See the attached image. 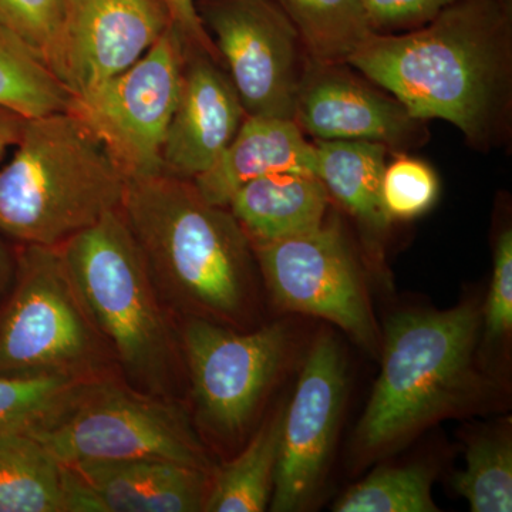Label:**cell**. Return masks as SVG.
<instances>
[{"label": "cell", "instance_id": "cell-1", "mask_svg": "<svg viewBox=\"0 0 512 512\" xmlns=\"http://www.w3.org/2000/svg\"><path fill=\"white\" fill-rule=\"evenodd\" d=\"M346 64L414 119L448 121L473 146H493L510 119L511 0H463L420 28L373 33Z\"/></svg>", "mask_w": 512, "mask_h": 512}, {"label": "cell", "instance_id": "cell-2", "mask_svg": "<svg viewBox=\"0 0 512 512\" xmlns=\"http://www.w3.org/2000/svg\"><path fill=\"white\" fill-rule=\"evenodd\" d=\"M481 328L477 302L389 319L382 370L353 434L356 467L396 453L440 421L504 409L507 386L478 357Z\"/></svg>", "mask_w": 512, "mask_h": 512}, {"label": "cell", "instance_id": "cell-3", "mask_svg": "<svg viewBox=\"0 0 512 512\" xmlns=\"http://www.w3.org/2000/svg\"><path fill=\"white\" fill-rule=\"evenodd\" d=\"M120 210L161 299L185 318L247 325L258 264L228 207L205 201L190 180L160 174L128 180Z\"/></svg>", "mask_w": 512, "mask_h": 512}, {"label": "cell", "instance_id": "cell-4", "mask_svg": "<svg viewBox=\"0 0 512 512\" xmlns=\"http://www.w3.org/2000/svg\"><path fill=\"white\" fill-rule=\"evenodd\" d=\"M0 168V231L22 245L60 247L120 210L128 178L69 110L26 119Z\"/></svg>", "mask_w": 512, "mask_h": 512}, {"label": "cell", "instance_id": "cell-5", "mask_svg": "<svg viewBox=\"0 0 512 512\" xmlns=\"http://www.w3.org/2000/svg\"><path fill=\"white\" fill-rule=\"evenodd\" d=\"M59 248L84 308L131 387L164 396L173 383L177 342L121 210Z\"/></svg>", "mask_w": 512, "mask_h": 512}, {"label": "cell", "instance_id": "cell-6", "mask_svg": "<svg viewBox=\"0 0 512 512\" xmlns=\"http://www.w3.org/2000/svg\"><path fill=\"white\" fill-rule=\"evenodd\" d=\"M28 431L64 466L153 458L212 471L183 407L106 377L74 383Z\"/></svg>", "mask_w": 512, "mask_h": 512}, {"label": "cell", "instance_id": "cell-7", "mask_svg": "<svg viewBox=\"0 0 512 512\" xmlns=\"http://www.w3.org/2000/svg\"><path fill=\"white\" fill-rule=\"evenodd\" d=\"M110 355L60 248L23 245L15 292L0 319V376L96 379Z\"/></svg>", "mask_w": 512, "mask_h": 512}, {"label": "cell", "instance_id": "cell-8", "mask_svg": "<svg viewBox=\"0 0 512 512\" xmlns=\"http://www.w3.org/2000/svg\"><path fill=\"white\" fill-rule=\"evenodd\" d=\"M295 333L285 320L239 332L201 318L185 319L181 345L202 427L221 440L248 429L284 373Z\"/></svg>", "mask_w": 512, "mask_h": 512}, {"label": "cell", "instance_id": "cell-9", "mask_svg": "<svg viewBox=\"0 0 512 512\" xmlns=\"http://www.w3.org/2000/svg\"><path fill=\"white\" fill-rule=\"evenodd\" d=\"M185 40L170 26L156 45L123 73L67 110L106 147L128 180L163 174V147L183 77Z\"/></svg>", "mask_w": 512, "mask_h": 512}, {"label": "cell", "instance_id": "cell-10", "mask_svg": "<svg viewBox=\"0 0 512 512\" xmlns=\"http://www.w3.org/2000/svg\"><path fill=\"white\" fill-rule=\"evenodd\" d=\"M252 248L278 308L328 320L367 352L379 353L382 340L365 274L338 221H325L306 234Z\"/></svg>", "mask_w": 512, "mask_h": 512}, {"label": "cell", "instance_id": "cell-11", "mask_svg": "<svg viewBox=\"0 0 512 512\" xmlns=\"http://www.w3.org/2000/svg\"><path fill=\"white\" fill-rule=\"evenodd\" d=\"M198 12L245 114L295 120L308 53L275 0H202Z\"/></svg>", "mask_w": 512, "mask_h": 512}, {"label": "cell", "instance_id": "cell-12", "mask_svg": "<svg viewBox=\"0 0 512 512\" xmlns=\"http://www.w3.org/2000/svg\"><path fill=\"white\" fill-rule=\"evenodd\" d=\"M346 360L330 330H320L285 406L269 510L305 511L328 476L346 400Z\"/></svg>", "mask_w": 512, "mask_h": 512}, {"label": "cell", "instance_id": "cell-13", "mask_svg": "<svg viewBox=\"0 0 512 512\" xmlns=\"http://www.w3.org/2000/svg\"><path fill=\"white\" fill-rule=\"evenodd\" d=\"M173 26L163 0H66L45 63L70 97L137 63Z\"/></svg>", "mask_w": 512, "mask_h": 512}, {"label": "cell", "instance_id": "cell-14", "mask_svg": "<svg viewBox=\"0 0 512 512\" xmlns=\"http://www.w3.org/2000/svg\"><path fill=\"white\" fill-rule=\"evenodd\" d=\"M295 121L316 140H366L390 148L414 147L424 141V121L414 119L393 96L350 72L346 63L306 57Z\"/></svg>", "mask_w": 512, "mask_h": 512}, {"label": "cell", "instance_id": "cell-15", "mask_svg": "<svg viewBox=\"0 0 512 512\" xmlns=\"http://www.w3.org/2000/svg\"><path fill=\"white\" fill-rule=\"evenodd\" d=\"M211 478L212 471L153 458L72 464L64 466L67 512L204 511Z\"/></svg>", "mask_w": 512, "mask_h": 512}, {"label": "cell", "instance_id": "cell-16", "mask_svg": "<svg viewBox=\"0 0 512 512\" xmlns=\"http://www.w3.org/2000/svg\"><path fill=\"white\" fill-rule=\"evenodd\" d=\"M220 62L185 42L183 77L163 147V174L194 180L217 163L244 121Z\"/></svg>", "mask_w": 512, "mask_h": 512}, {"label": "cell", "instance_id": "cell-17", "mask_svg": "<svg viewBox=\"0 0 512 512\" xmlns=\"http://www.w3.org/2000/svg\"><path fill=\"white\" fill-rule=\"evenodd\" d=\"M315 168V144L295 120L247 116L217 163L192 183L205 201L228 207L249 181L286 171L315 174Z\"/></svg>", "mask_w": 512, "mask_h": 512}, {"label": "cell", "instance_id": "cell-18", "mask_svg": "<svg viewBox=\"0 0 512 512\" xmlns=\"http://www.w3.org/2000/svg\"><path fill=\"white\" fill-rule=\"evenodd\" d=\"M330 200L315 174L286 171L249 181L232 195L228 208L251 244L259 245L319 228Z\"/></svg>", "mask_w": 512, "mask_h": 512}, {"label": "cell", "instance_id": "cell-19", "mask_svg": "<svg viewBox=\"0 0 512 512\" xmlns=\"http://www.w3.org/2000/svg\"><path fill=\"white\" fill-rule=\"evenodd\" d=\"M315 175L330 198L367 231L380 235L392 225L384 208L382 180L389 147L366 140H316Z\"/></svg>", "mask_w": 512, "mask_h": 512}, {"label": "cell", "instance_id": "cell-20", "mask_svg": "<svg viewBox=\"0 0 512 512\" xmlns=\"http://www.w3.org/2000/svg\"><path fill=\"white\" fill-rule=\"evenodd\" d=\"M0 512H67L64 466L28 430L0 431Z\"/></svg>", "mask_w": 512, "mask_h": 512}, {"label": "cell", "instance_id": "cell-21", "mask_svg": "<svg viewBox=\"0 0 512 512\" xmlns=\"http://www.w3.org/2000/svg\"><path fill=\"white\" fill-rule=\"evenodd\" d=\"M285 406L279 407L256 431L245 450L212 473L204 511L262 512L274 491L276 463Z\"/></svg>", "mask_w": 512, "mask_h": 512}, {"label": "cell", "instance_id": "cell-22", "mask_svg": "<svg viewBox=\"0 0 512 512\" xmlns=\"http://www.w3.org/2000/svg\"><path fill=\"white\" fill-rule=\"evenodd\" d=\"M301 37L306 53L346 63L373 35L363 0H275Z\"/></svg>", "mask_w": 512, "mask_h": 512}, {"label": "cell", "instance_id": "cell-23", "mask_svg": "<svg viewBox=\"0 0 512 512\" xmlns=\"http://www.w3.org/2000/svg\"><path fill=\"white\" fill-rule=\"evenodd\" d=\"M70 94L42 57L0 25V107L25 119L66 111Z\"/></svg>", "mask_w": 512, "mask_h": 512}, {"label": "cell", "instance_id": "cell-24", "mask_svg": "<svg viewBox=\"0 0 512 512\" xmlns=\"http://www.w3.org/2000/svg\"><path fill=\"white\" fill-rule=\"evenodd\" d=\"M454 488L473 512L512 511V441L507 429L471 437Z\"/></svg>", "mask_w": 512, "mask_h": 512}, {"label": "cell", "instance_id": "cell-25", "mask_svg": "<svg viewBox=\"0 0 512 512\" xmlns=\"http://www.w3.org/2000/svg\"><path fill=\"white\" fill-rule=\"evenodd\" d=\"M433 470L423 464L380 467L352 485L333 505L336 512H437L431 497Z\"/></svg>", "mask_w": 512, "mask_h": 512}, {"label": "cell", "instance_id": "cell-26", "mask_svg": "<svg viewBox=\"0 0 512 512\" xmlns=\"http://www.w3.org/2000/svg\"><path fill=\"white\" fill-rule=\"evenodd\" d=\"M80 380L0 376V431L29 430Z\"/></svg>", "mask_w": 512, "mask_h": 512}, {"label": "cell", "instance_id": "cell-27", "mask_svg": "<svg viewBox=\"0 0 512 512\" xmlns=\"http://www.w3.org/2000/svg\"><path fill=\"white\" fill-rule=\"evenodd\" d=\"M439 191V178L433 168L417 158L400 154L384 168L382 200L392 221L420 217L433 207Z\"/></svg>", "mask_w": 512, "mask_h": 512}, {"label": "cell", "instance_id": "cell-28", "mask_svg": "<svg viewBox=\"0 0 512 512\" xmlns=\"http://www.w3.org/2000/svg\"><path fill=\"white\" fill-rule=\"evenodd\" d=\"M66 0H0V25L28 43L45 62L62 26Z\"/></svg>", "mask_w": 512, "mask_h": 512}, {"label": "cell", "instance_id": "cell-29", "mask_svg": "<svg viewBox=\"0 0 512 512\" xmlns=\"http://www.w3.org/2000/svg\"><path fill=\"white\" fill-rule=\"evenodd\" d=\"M485 336L491 342L510 338L512 330V232L504 229L494 249L493 276L483 311Z\"/></svg>", "mask_w": 512, "mask_h": 512}, {"label": "cell", "instance_id": "cell-30", "mask_svg": "<svg viewBox=\"0 0 512 512\" xmlns=\"http://www.w3.org/2000/svg\"><path fill=\"white\" fill-rule=\"evenodd\" d=\"M463 0H363L375 33L407 32L426 25Z\"/></svg>", "mask_w": 512, "mask_h": 512}, {"label": "cell", "instance_id": "cell-31", "mask_svg": "<svg viewBox=\"0 0 512 512\" xmlns=\"http://www.w3.org/2000/svg\"><path fill=\"white\" fill-rule=\"evenodd\" d=\"M163 2L170 13L173 25L180 30L185 42L204 50L220 62L217 49H215L204 23H202L200 12H198V0H163Z\"/></svg>", "mask_w": 512, "mask_h": 512}, {"label": "cell", "instance_id": "cell-32", "mask_svg": "<svg viewBox=\"0 0 512 512\" xmlns=\"http://www.w3.org/2000/svg\"><path fill=\"white\" fill-rule=\"evenodd\" d=\"M25 121V117L0 107V160L18 143Z\"/></svg>", "mask_w": 512, "mask_h": 512}, {"label": "cell", "instance_id": "cell-33", "mask_svg": "<svg viewBox=\"0 0 512 512\" xmlns=\"http://www.w3.org/2000/svg\"><path fill=\"white\" fill-rule=\"evenodd\" d=\"M9 265V255L8 251H6L5 245L0 241V279L5 275V272L8 271Z\"/></svg>", "mask_w": 512, "mask_h": 512}]
</instances>
